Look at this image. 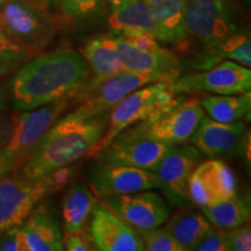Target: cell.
<instances>
[{"mask_svg":"<svg viewBox=\"0 0 251 251\" xmlns=\"http://www.w3.org/2000/svg\"><path fill=\"white\" fill-rule=\"evenodd\" d=\"M90 77L89 65L74 50L29 58L14 72L11 99L17 111H31L64 98H76Z\"/></svg>","mask_w":251,"mask_h":251,"instance_id":"cell-1","label":"cell"},{"mask_svg":"<svg viewBox=\"0 0 251 251\" xmlns=\"http://www.w3.org/2000/svg\"><path fill=\"white\" fill-rule=\"evenodd\" d=\"M107 120L108 114L87 115L78 109L59 118L46 131L20 172L36 179L86 156L101 139Z\"/></svg>","mask_w":251,"mask_h":251,"instance_id":"cell-2","label":"cell"},{"mask_svg":"<svg viewBox=\"0 0 251 251\" xmlns=\"http://www.w3.org/2000/svg\"><path fill=\"white\" fill-rule=\"evenodd\" d=\"M70 100L61 99L43 107L24 111L17 117L8 139L0 147V178L20 171L46 131L68 108Z\"/></svg>","mask_w":251,"mask_h":251,"instance_id":"cell-3","label":"cell"},{"mask_svg":"<svg viewBox=\"0 0 251 251\" xmlns=\"http://www.w3.org/2000/svg\"><path fill=\"white\" fill-rule=\"evenodd\" d=\"M0 28L31 55L46 49L57 31L50 7L36 0H6L0 6Z\"/></svg>","mask_w":251,"mask_h":251,"instance_id":"cell-4","label":"cell"},{"mask_svg":"<svg viewBox=\"0 0 251 251\" xmlns=\"http://www.w3.org/2000/svg\"><path fill=\"white\" fill-rule=\"evenodd\" d=\"M185 28L188 40H196L207 52L202 67L215 62V52L222 42L240 30L228 0H187Z\"/></svg>","mask_w":251,"mask_h":251,"instance_id":"cell-5","label":"cell"},{"mask_svg":"<svg viewBox=\"0 0 251 251\" xmlns=\"http://www.w3.org/2000/svg\"><path fill=\"white\" fill-rule=\"evenodd\" d=\"M58 190L52 174L31 179L18 171L0 178V233L20 226L37 203Z\"/></svg>","mask_w":251,"mask_h":251,"instance_id":"cell-6","label":"cell"},{"mask_svg":"<svg viewBox=\"0 0 251 251\" xmlns=\"http://www.w3.org/2000/svg\"><path fill=\"white\" fill-rule=\"evenodd\" d=\"M203 117L205 112L201 106V100L198 98L184 99V101L156 121L147 126H131L115 139L144 137L171 146L181 144L191 139Z\"/></svg>","mask_w":251,"mask_h":251,"instance_id":"cell-7","label":"cell"},{"mask_svg":"<svg viewBox=\"0 0 251 251\" xmlns=\"http://www.w3.org/2000/svg\"><path fill=\"white\" fill-rule=\"evenodd\" d=\"M171 80L175 79L155 81L140 87L118 102L108 113L107 126L101 139L94 144L86 156L94 158L122 131L148 119L155 107L157 96Z\"/></svg>","mask_w":251,"mask_h":251,"instance_id":"cell-8","label":"cell"},{"mask_svg":"<svg viewBox=\"0 0 251 251\" xmlns=\"http://www.w3.org/2000/svg\"><path fill=\"white\" fill-rule=\"evenodd\" d=\"M169 79H176V77L162 72L125 70L103 80L84 96L76 109L87 115H107L128 94L148 84Z\"/></svg>","mask_w":251,"mask_h":251,"instance_id":"cell-9","label":"cell"},{"mask_svg":"<svg viewBox=\"0 0 251 251\" xmlns=\"http://www.w3.org/2000/svg\"><path fill=\"white\" fill-rule=\"evenodd\" d=\"M177 93L209 92L220 96H236L251 89L249 68L235 62L226 61L203 72L188 74L174 80Z\"/></svg>","mask_w":251,"mask_h":251,"instance_id":"cell-10","label":"cell"},{"mask_svg":"<svg viewBox=\"0 0 251 251\" xmlns=\"http://www.w3.org/2000/svg\"><path fill=\"white\" fill-rule=\"evenodd\" d=\"M202 155L193 146H171L157 165L155 172L158 188L171 205L184 206L190 202L187 184Z\"/></svg>","mask_w":251,"mask_h":251,"instance_id":"cell-11","label":"cell"},{"mask_svg":"<svg viewBox=\"0 0 251 251\" xmlns=\"http://www.w3.org/2000/svg\"><path fill=\"white\" fill-rule=\"evenodd\" d=\"M90 184L100 199L158 188L151 170L105 162H99L90 171Z\"/></svg>","mask_w":251,"mask_h":251,"instance_id":"cell-12","label":"cell"},{"mask_svg":"<svg viewBox=\"0 0 251 251\" xmlns=\"http://www.w3.org/2000/svg\"><path fill=\"white\" fill-rule=\"evenodd\" d=\"M101 200L103 205L139 231L161 227L170 215L161 196L150 190L103 198Z\"/></svg>","mask_w":251,"mask_h":251,"instance_id":"cell-13","label":"cell"},{"mask_svg":"<svg viewBox=\"0 0 251 251\" xmlns=\"http://www.w3.org/2000/svg\"><path fill=\"white\" fill-rule=\"evenodd\" d=\"M188 199L200 208L224 201L237 194L234 172L227 164L215 158L199 163L190 176Z\"/></svg>","mask_w":251,"mask_h":251,"instance_id":"cell-14","label":"cell"},{"mask_svg":"<svg viewBox=\"0 0 251 251\" xmlns=\"http://www.w3.org/2000/svg\"><path fill=\"white\" fill-rule=\"evenodd\" d=\"M90 240L100 251H142V238L136 229L103 203H94L90 216Z\"/></svg>","mask_w":251,"mask_h":251,"instance_id":"cell-15","label":"cell"},{"mask_svg":"<svg viewBox=\"0 0 251 251\" xmlns=\"http://www.w3.org/2000/svg\"><path fill=\"white\" fill-rule=\"evenodd\" d=\"M171 144L159 141L134 137L115 139L94 156L98 162L122 164L155 171Z\"/></svg>","mask_w":251,"mask_h":251,"instance_id":"cell-16","label":"cell"},{"mask_svg":"<svg viewBox=\"0 0 251 251\" xmlns=\"http://www.w3.org/2000/svg\"><path fill=\"white\" fill-rule=\"evenodd\" d=\"M81 56L89 65L90 77L80 93L75 98L76 101H80L84 96L103 80L126 70L118 54L114 36L98 35L89 40L81 49Z\"/></svg>","mask_w":251,"mask_h":251,"instance_id":"cell-17","label":"cell"},{"mask_svg":"<svg viewBox=\"0 0 251 251\" xmlns=\"http://www.w3.org/2000/svg\"><path fill=\"white\" fill-rule=\"evenodd\" d=\"M246 134V125L241 121L219 122L203 117L197 127L191 142L198 151L208 158L236 150Z\"/></svg>","mask_w":251,"mask_h":251,"instance_id":"cell-18","label":"cell"},{"mask_svg":"<svg viewBox=\"0 0 251 251\" xmlns=\"http://www.w3.org/2000/svg\"><path fill=\"white\" fill-rule=\"evenodd\" d=\"M26 251H62L63 233L57 218L42 201L20 225Z\"/></svg>","mask_w":251,"mask_h":251,"instance_id":"cell-19","label":"cell"},{"mask_svg":"<svg viewBox=\"0 0 251 251\" xmlns=\"http://www.w3.org/2000/svg\"><path fill=\"white\" fill-rule=\"evenodd\" d=\"M118 54L126 70L143 72H162L179 77L180 62L171 50L162 48L158 51H143L130 46L124 37L115 35Z\"/></svg>","mask_w":251,"mask_h":251,"instance_id":"cell-20","label":"cell"},{"mask_svg":"<svg viewBox=\"0 0 251 251\" xmlns=\"http://www.w3.org/2000/svg\"><path fill=\"white\" fill-rule=\"evenodd\" d=\"M151 9L159 30L162 42L178 48H186L188 37L185 28V8L187 0H146Z\"/></svg>","mask_w":251,"mask_h":251,"instance_id":"cell-21","label":"cell"},{"mask_svg":"<svg viewBox=\"0 0 251 251\" xmlns=\"http://www.w3.org/2000/svg\"><path fill=\"white\" fill-rule=\"evenodd\" d=\"M108 26L118 35L146 31L162 41L161 30L146 0H133L120 7L111 9Z\"/></svg>","mask_w":251,"mask_h":251,"instance_id":"cell-22","label":"cell"},{"mask_svg":"<svg viewBox=\"0 0 251 251\" xmlns=\"http://www.w3.org/2000/svg\"><path fill=\"white\" fill-rule=\"evenodd\" d=\"M96 202V197L87 185L76 184L70 187L63 201L65 235L84 231Z\"/></svg>","mask_w":251,"mask_h":251,"instance_id":"cell-23","label":"cell"},{"mask_svg":"<svg viewBox=\"0 0 251 251\" xmlns=\"http://www.w3.org/2000/svg\"><path fill=\"white\" fill-rule=\"evenodd\" d=\"M201 212L213 227L219 229H229L249 222L250 199L249 196H237L229 198L224 201L212 203L201 207Z\"/></svg>","mask_w":251,"mask_h":251,"instance_id":"cell-24","label":"cell"},{"mask_svg":"<svg viewBox=\"0 0 251 251\" xmlns=\"http://www.w3.org/2000/svg\"><path fill=\"white\" fill-rule=\"evenodd\" d=\"M213 227L202 212L184 211L177 213L166 225V229L183 247L184 251L194 250L199 241Z\"/></svg>","mask_w":251,"mask_h":251,"instance_id":"cell-25","label":"cell"},{"mask_svg":"<svg viewBox=\"0 0 251 251\" xmlns=\"http://www.w3.org/2000/svg\"><path fill=\"white\" fill-rule=\"evenodd\" d=\"M203 111L219 122H235L243 118L249 120L251 109L250 91L236 96H208L201 100Z\"/></svg>","mask_w":251,"mask_h":251,"instance_id":"cell-26","label":"cell"},{"mask_svg":"<svg viewBox=\"0 0 251 251\" xmlns=\"http://www.w3.org/2000/svg\"><path fill=\"white\" fill-rule=\"evenodd\" d=\"M63 14L76 23H91L99 20L105 13L103 0H56Z\"/></svg>","mask_w":251,"mask_h":251,"instance_id":"cell-27","label":"cell"},{"mask_svg":"<svg viewBox=\"0 0 251 251\" xmlns=\"http://www.w3.org/2000/svg\"><path fill=\"white\" fill-rule=\"evenodd\" d=\"M215 62L221 58H228L243 67H251V39L249 31L244 30L229 36L215 52Z\"/></svg>","mask_w":251,"mask_h":251,"instance_id":"cell-28","label":"cell"},{"mask_svg":"<svg viewBox=\"0 0 251 251\" xmlns=\"http://www.w3.org/2000/svg\"><path fill=\"white\" fill-rule=\"evenodd\" d=\"M31 56L28 50L12 41L0 28V77L14 74Z\"/></svg>","mask_w":251,"mask_h":251,"instance_id":"cell-29","label":"cell"},{"mask_svg":"<svg viewBox=\"0 0 251 251\" xmlns=\"http://www.w3.org/2000/svg\"><path fill=\"white\" fill-rule=\"evenodd\" d=\"M139 231V230H137ZM142 238L144 250L147 251H184L183 247L176 241L166 228H153L139 231Z\"/></svg>","mask_w":251,"mask_h":251,"instance_id":"cell-30","label":"cell"},{"mask_svg":"<svg viewBox=\"0 0 251 251\" xmlns=\"http://www.w3.org/2000/svg\"><path fill=\"white\" fill-rule=\"evenodd\" d=\"M222 237L228 251L251 250V227L249 222L229 229H222Z\"/></svg>","mask_w":251,"mask_h":251,"instance_id":"cell-31","label":"cell"},{"mask_svg":"<svg viewBox=\"0 0 251 251\" xmlns=\"http://www.w3.org/2000/svg\"><path fill=\"white\" fill-rule=\"evenodd\" d=\"M133 46L134 48L143 50V51H158L163 47L159 45V40L155 35L146 31H136V33H128L120 35Z\"/></svg>","mask_w":251,"mask_h":251,"instance_id":"cell-32","label":"cell"},{"mask_svg":"<svg viewBox=\"0 0 251 251\" xmlns=\"http://www.w3.org/2000/svg\"><path fill=\"white\" fill-rule=\"evenodd\" d=\"M196 251H227L222 237V229L211 228L194 248Z\"/></svg>","mask_w":251,"mask_h":251,"instance_id":"cell-33","label":"cell"},{"mask_svg":"<svg viewBox=\"0 0 251 251\" xmlns=\"http://www.w3.org/2000/svg\"><path fill=\"white\" fill-rule=\"evenodd\" d=\"M0 251H26L20 226L0 233Z\"/></svg>","mask_w":251,"mask_h":251,"instance_id":"cell-34","label":"cell"},{"mask_svg":"<svg viewBox=\"0 0 251 251\" xmlns=\"http://www.w3.org/2000/svg\"><path fill=\"white\" fill-rule=\"evenodd\" d=\"M63 246L64 250L68 251H87L92 250L90 247L89 240H87L84 231L78 234H69L67 237L63 238Z\"/></svg>","mask_w":251,"mask_h":251,"instance_id":"cell-35","label":"cell"},{"mask_svg":"<svg viewBox=\"0 0 251 251\" xmlns=\"http://www.w3.org/2000/svg\"><path fill=\"white\" fill-rule=\"evenodd\" d=\"M17 120V117L13 115H1L0 117V147L6 142L11 134L13 126Z\"/></svg>","mask_w":251,"mask_h":251,"instance_id":"cell-36","label":"cell"},{"mask_svg":"<svg viewBox=\"0 0 251 251\" xmlns=\"http://www.w3.org/2000/svg\"><path fill=\"white\" fill-rule=\"evenodd\" d=\"M6 107H7V93H6L4 85L0 83V117L4 115Z\"/></svg>","mask_w":251,"mask_h":251,"instance_id":"cell-37","label":"cell"},{"mask_svg":"<svg viewBox=\"0 0 251 251\" xmlns=\"http://www.w3.org/2000/svg\"><path fill=\"white\" fill-rule=\"evenodd\" d=\"M106 2V5H108L109 9H114L117 7H120L122 5L128 4V2L133 1V0H103Z\"/></svg>","mask_w":251,"mask_h":251,"instance_id":"cell-38","label":"cell"},{"mask_svg":"<svg viewBox=\"0 0 251 251\" xmlns=\"http://www.w3.org/2000/svg\"><path fill=\"white\" fill-rule=\"evenodd\" d=\"M36 1L42 2V4H45L46 6H48V7H50V8H51L52 6L56 5V0H36Z\"/></svg>","mask_w":251,"mask_h":251,"instance_id":"cell-39","label":"cell"},{"mask_svg":"<svg viewBox=\"0 0 251 251\" xmlns=\"http://www.w3.org/2000/svg\"><path fill=\"white\" fill-rule=\"evenodd\" d=\"M6 1V0H0V6H1L2 4H4V2Z\"/></svg>","mask_w":251,"mask_h":251,"instance_id":"cell-40","label":"cell"},{"mask_svg":"<svg viewBox=\"0 0 251 251\" xmlns=\"http://www.w3.org/2000/svg\"><path fill=\"white\" fill-rule=\"evenodd\" d=\"M247 1H249V0H247Z\"/></svg>","mask_w":251,"mask_h":251,"instance_id":"cell-41","label":"cell"}]
</instances>
